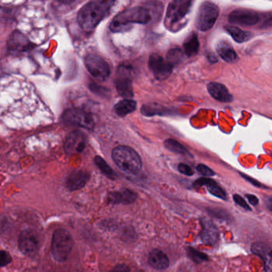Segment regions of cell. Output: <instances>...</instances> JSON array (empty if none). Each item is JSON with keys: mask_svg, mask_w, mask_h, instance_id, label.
Segmentation results:
<instances>
[{"mask_svg": "<svg viewBox=\"0 0 272 272\" xmlns=\"http://www.w3.org/2000/svg\"><path fill=\"white\" fill-rule=\"evenodd\" d=\"M216 51L219 56L227 62L233 63L237 60V54L228 41H220L216 46Z\"/></svg>", "mask_w": 272, "mask_h": 272, "instance_id": "21", "label": "cell"}, {"mask_svg": "<svg viewBox=\"0 0 272 272\" xmlns=\"http://www.w3.org/2000/svg\"><path fill=\"white\" fill-rule=\"evenodd\" d=\"M184 51L188 57H193L198 53L199 44L198 39L195 34H191L184 42Z\"/></svg>", "mask_w": 272, "mask_h": 272, "instance_id": "24", "label": "cell"}, {"mask_svg": "<svg viewBox=\"0 0 272 272\" xmlns=\"http://www.w3.org/2000/svg\"><path fill=\"white\" fill-rule=\"evenodd\" d=\"M148 263L152 268H155L157 270H164L168 268L170 264L168 257L166 256L163 252L158 249L153 250L150 253Z\"/></svg>", "mask_w": 272, "mask_h": 272, "instance_id": "20", "label": "cell"}, {"mask_svg": "<svg viewBox=\"0 0 272 272\" xmlns=\"http://www.w3.org/2000/svg\"><path fill=\"white\" fill-rule=\"evenodd\" d=\"M32 43L27 38L18 30L11 34L7 41V47L14 52H24L30 50Z\"/></svg>", "mask_w": 272, "mask_h": 272, "instance_id": "13", "label": "cell"}, {"mask_svg": "<svg viewBox=\"0 0 272 272\" xmlns=\"http://www.w3.org/2000/svg\"><path fill=\"white\" fill-rule=\"evenodd\" d=\"M164 145L166 149L172 151L174 153L180 154V155H190V153L186 150V147H184L181 143L175 139H172V138L166 139L165 141Z\"/></svg>", "mask_w": 272, "mask_h": 272, "instance_id": "26", "label": "cell"}, {"mask_svg": "<svg viewBox=\"0 0 272 272\" xmlns=\"http://www.w3.org/2000/svg\"><path fill=\"white\" fill-rule=\"evenodd\" d=\"M89 175L84 171H74L69 175L66 181L67 188L70 190H78L85 186L89 181Z\"/></svg>", "mask_w": 272, "mask_h": 272, "instance_id": "18", "label": "cell"}, {"mask_svg": "<svg viewBox=\"0 0 272 272\" xmlns=\"http://www.w3.org/2000/svg\"><path fill=\"white\" fill-rule=\"evenodd\" d=\"M149 68L158 80H164L173 71V65L157 54L150 57Z\"/></svg>", "mask_w": 272, "mask_h": 272, "instance_id": "10", "label": "cell"}, {"mask_svg": "<svg viewBox=\"0 0 272 272\" xmlns=\"http://www.w3.org/2000/svg\"><path fill=\"white\" fill-rule=\"evenodd\" d=\"M196 171L198 173L201 174V175H204V176H214L215 175V172H214L213 170L208 167L207 166L203 164H199L196 166Z\"/></svg>", "mask_w": 272, "mask_h": 272, "instance_id": "32", "label": "cell"}, {"mask_svg": "<svg viewBox=\"0 0 272 272\" xmlns=\"http://www.w3.org/2000/svg\"><path fill=\"white\" fill-rule=\"evenodd\" d=\"M136 108V102L130 99H123L118 102L114 107V111L117 116L124 117L133 113Z\"/></svg>", "mask_w": 272, "mask_h": 272, "instance_id": "23", "label": "cell"}, {"mask_svg": "<svg viewBox=\"0 0 272 272\" xmlns=\"http://www.w3.org/2000/svg\"><path fill=\"white\" fill-rule=\"evenodd\" d=\"M112 157L121 171L128 175H137L142 168V160L138 154L128 146L115 147Z\"/></svg>", "mask_w": 272, "mask_h": 272, "instance_id": "3", "label": "cell"}, {"mask_svg": "<svg viewBox=\"0 0 272 272\" xmlns=\"http://www.w3.org/2000/svg\"><path fill=\"white\" fill-rule=\"evenodd\" d=\"M193 0H172L167 10L166 24L167 26H176L189 13Z\"/></svg>", "mask_w": 272, "mask_h": 272, "instance_id": "6", "label": "cell"}, {"mask_svg": "<svg viewBox=\"0 0 272 272\" xmlns=\"http://www.w3.org/2000/svg\"><path fill=\"white\" fill-rule=\"evenodd\" d=\"M114 1L90 0L78 12V21L80 27L88 32L94 30L109 11Z\"/></svg>", "mask_w": 272, "mask_h": 272, "instance_id": "1", "label": "cell"}, {"mask_svg": "<svg viewBox=\"0 0 272 272\" xmlns=\"http://www.w3.org/2000/svg\"><path fill=\"white\" fill-rule=\"evenodd\" d=\"M137 195L136 193L128 189H122L119 191L111 193L109 201L113 204H129L136 201Z\"/></svg>", "mask_w": 272, "mask_h": 272, "instance_id": "19", "label": "cell"}, {"mask_svg": "<svg viewBox=\"0 0 272 272\" xmlns=\"http://www.w3.org/2000/svg\"><path fill=\"white\" fill-rule=\"evenodd\" d=\"M181 58V50H178V49L171 50L167 54V60L169 62H171L172 65H174V63L178 62Z\"/></svg>", "mask_w": 272, "mask_h": 272, "instance_id": "30", "label": "cell"}, {"mask_svg": "<svg viewBox=\"0 0 272 272\" xmlns=\"http://www.w3.org/2000/svg\"><path fill=\"white\" fill-rule=\"evenodd\" d=\"M207 89L211 97L218 101L228 103L233 99V96L230 94L229 91L224 84L211 82L208 84Z\"/></svg>", "mask_w": 272, "mask_h": 272, "instance_id": "16", "label": "cell"}, {"mask_svg": "<svg viewBox=\"0 0 272 272\" xmlns=\"http://www.w3.org/2000/svg\"><path fill=\"white\" fill-rule=\"evenodd\" d=\"M84 65L89 74L99 80H104L110 75V68L101 57L90 54L84 58Z\"/></svg>", "mask_w": 272, "mask_h": 272, "instance_id": "8", "label": "cell"}, {"mask_svg": "<svg viewBox=\"0 0 272 272\" xmlns=\"http://www.w3.org/2000/svg\"><path fill=\"white\" fill-rule=\"evenodd\" d=\"M233 200L235 203L237 204L238 205H240V207L243 208L244 210H251V208L249 207V205H248L246 201H245L244 197H242L240 195H233Z\"/></svg>", "mask_w": 272, "mask_h": 272, "instance_id": "33", "label": "cell"}, {"mask_svg": "<svg viewBox=\"0 0 272 272\" xmlns=\"http://www.w3.org/2000/svg\"><path fill=\"white\" fill-rule=\"evenodd\" d=\"M85 147V137L82 132L74 131L68 135L65 139V150L69 155L80 153Z\"/></svg>", "mask_w": 272, "mask_h": 272, "instance_id": "12", "label": "cell"}, {"mask_svg": "<svg viewBox=\"0 0 272 272\" xmlns=\"http://www.w3.org/2000/svg\"><path fill=\"white\" fill-rule=\"evenodd\" d=\"M242 177H244V179H246L247 181H249L251 183L254 185L255 186H261V184L259 183L258 181H255V180L253 179L252 177H249V176H247V175H244V174H240Z\"/></svg>", "mask_w": 272, "mask_h": 272, "instance_id": "37", "label": "cell"}, {"mask_svg": "<svg viewBox=\"0 0 272 272\" xmlns=\"http://www.w3.org/2000/svg\"><path fill=\"white\" fill-rule=\"evenodd\" d=\"M74 246V240L67 230L57 229L53 235L51 253L57 261L64 262L68 259Z\"/></svg>", "mask_w": 272, "mask_h": 272, "instance_id": "4", "label": "cell"}, {"mask_svg": "<svg viewBox=\"0 0 272 272\" xmlns=\"http://www.w3.org/2000/svg\"><path fill=\"white\" fill-rule=\"evenodd\" d=\"M132 79V78H128V77L118 75V78L116 80L117 92L121 97L127 98V99L133 97Z\"/></svg>", "mask_w": 272, "mask_h": 272, "instance_id": "22", "label": "cell"}, {"mask_svg": "<svg viewBox=\"0 0 272 272\" xmlns=\"http://www.w3.org/2000/svg\"><path fill=\"white\" fill-rule=\"evenodd\" d=\"M226 30L229 33V35L233 37V39L239 43L248 41L250 39L251 34L245 32V31L242 30L241 29L238 28L236 26H226Z\"/></svg>", "mask_w": 272, "mask_h": 272, "instance_id": "25", "label": "cell"}, {"mask_svg": "<svg viewBox=\"0 0 272 272\" xmlns=\"http://www.w3.org/2000/svg\"><path fill=\"white\" fill-rule=\"evenodd\" d=\"M178 171H179L180 173L183 174L185 175H188V176H191L194 174L192 169L190 168V166L183 164V163L178 165Z\"/></svg>", "mask_w": 272, "mask_h": 272, "instance_id": "34", "label": "cell"}, {"mask_svg": "<svg viewBox=\"0 0 272 272\" xmlns=\"http://www.w3.org/2000/svg\"><path fill=\"white\" fill-rule=\"evenodd\" d=\"M229 21L242 26H253L259 21V15L249 9H237L229 15Z\"/></svg>", "mask_w": 272, "mask_h": 272, "instance_id": "11", "label": "cell"}, {"mask_svg": "<svg viewBox=\"0 0 272 272\" xmlns=\"http://www.w3.org/2000/svg\"><path fill=\"white\" fill-rule=\"evenodd\" d=\"M188 254L190 258H191L194 261L197 262V263L207 261L208 259H209L207 255H205V254L200 253V252L195 250V249H191V248L188 249Z\"/></svg>", "mask_w": 272, "mask_h": 272, "instance_id": "28", "label": "cell"}, {"mask_svg": "<svg viewBox=\"0 0 272 272\" xmlns=\"http://www.w3.org/2000/svg\"><path fill=\"white\" fill-rule=\"evenodd\" d=\"M151 19L149 9L143 7H133L121 12L111 22L110 29L113 32H120L130 28L134 23L147 24Z\"/></svg>", "mask_w": 272, "mask_h": 272, "instance_id": "2", "label": "cell"}, {"mask_svg": "<svg viewBox=\"0 0 272 272\" xmlns=\"http://www.w3.org/2000/svg\"><path fill=\"white\" fill-rule=\"evenodd\" d=\"M19 248L25 255L33 258L37 255L39 250V240L35 232L26 229L19 236Z\"/></svg>", "mask_w": 272, "mask_h": 272, "instance_id": "9", "label": "cell"}, {"mask_svg": "<svg viewBox=\"0 0 272 272\" xmlns=\"http://www.w3.org/2000/svg\"><path fill=\"white\" fill-rule=\"evenodd\" d=\"M246 197L251 205L255 206V205H257L259 204V199H258V197L255 196V195L249 194L246 195Z\"/></svg>", "mask_w": 272, "mask_h": 272, "instance_id": "36", "label": "cell"}, {"mask_svg": "<svg viewBox=\"0 0 272 272\" xmlns=\"http://www.w3.org/2000/svg\"><path fill=\"white\" fill-rule=\"evenodd\" d=\"M12 262V258L6 251H0V268H3Z\"/></svg>", "mask_w": 272, "mask_h": 272, "instance_id": "31", "label": "cell"}, {"mask_svg": "<svg viewBox=\"0 0 272 272\" xmlns=\"http://www.w3.org/2000/svg\"><path fill=\"white\" fill-rule=\"evenodd\" d=\"M201 225H202V231H201V238L204 244L207 245H214L216 244L219 239V232L217 228L211 220L206 218L201 220Z\"/></svg>", "mask_w": 272, "mask_h": 272, "instance_id": "14", "label": "cell"}, {"mask_svg": "<svg viewBox=\"0 0 272 272\" xmlns=\"http://www.w3.org/2000/svg\"><path fill=\"white\" fill-rule=\"evenodd\" d=\"M267 202V207L269 209V210L272 212V197H269L268 200L266 201Z\"/></svg>", "mask_w": 272, "mask_h": 272, "instance_id": "38", "label": "cell"}, {"mask_svg": "<svg viewBox=\"0 0 272 272\" xmlns=\"http://www.w3.org/2000/svg\"><path fill=\"white\" fill-rule=\"evenodd\" d=\"M219 16V8L214 2L205 1L199 7L196 17V28L207 31L214 26Z\"/></svg>", "mask_w": 272, "mask_h": 272, "instance_id": "5", "label": "cell"}, {"mask_svg": "<svg viewBox=\"0 0 272 272\" xmlns=\"http://www.w3.org/2000/svg\"><path fill=\"white\" fill-rule=\"evenodd\" d=\"M95 163L99 167V170L102 171V173L106 175L107 177H109L111 179L116 178V176H117L116 173L111 169L110 166L107 164V162L101 157L97 156L95 158Z\"/></svg>", "mask_w": 272, "mask_h": 272, "instance_id": "27", "label": "cell"}, {"mask_svg": "<svg viewBox=\"0 0 272 272\" xmlns=\"http://www.w3.org/2000/svg\"><path fill=\"white\" fill-rule=\"evenodd\" d=\"M194 186H206L208 191L214 195V196L219 197V198L226 200V193L223 190L218 184L216 183L214 180L207 178V177H201L195 181L194 184Z\"/></svg>", "mask_w": 272, "mask_h": 272, "instance_id": "17", "label": "cell"}, {"mask_svg": "<svg viewBox=\"0 0 272 272\" xmlns=\"http://www.w3.org/2000/svg\"><path fill=\"white\" fill-rule=\"evenodd\" d=\"M252 253L260 257L264 260L267 272H272V250L264 243L257 242L252 246Z\"/></svg>", "mask_w": 272, "mask_h": 272, "instance_id": "15", "label": "cell"}, {"mask_svg": "<svg viewBox=\"0 0 272 272\" xmlns=\"http://www.w3.org/2000/svg\"><path fill=\"white\" fill-rule=\"evenodd\" d=\"M13 19V13L11 10L0 7V22H11Z\"/></svg>", "mask_w": 272, "mask_h": 272, "instance_id": "29", "label": "cell"}, {"mask_svg": "<svg viewBox=\"0 0 272 272\" xmlns=\"http://www.w3.org/2000/svg\"><path fill=\"white\" fill-rule=\"evenodd\" d=\"M62 120L67 125L88 130L94 128V121L90 115L79 108H71L65 111L62 115Z\"/></svg>", "mask_w": 272, "mask_h": 272, "instance_id": "7", "label": "cell"}, {"mask_svg": "<svg viewBox=\"0 0 272 272\" xmlns=\"http://www.w3.org/2000/svg\"><path fill=\"white\" fill-rule=\"evenodd\" d=\"M110 272H130L129 268L125 264H119L115 267Z\"/></svg>", "mask_w": 272, "mask_h": 272, "instance_id": "35", "label": "cell"}]
</instances>
